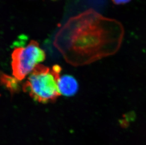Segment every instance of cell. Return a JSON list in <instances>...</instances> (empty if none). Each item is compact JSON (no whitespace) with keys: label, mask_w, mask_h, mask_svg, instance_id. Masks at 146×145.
Wrapping results in <instances>:
<instances>
[{"label":"cell","mask_w":146,"mask_h":145,"mask_svg":"<svg viewBox=\"0 0 146 145\" xmlns=\"http://www.w3.org/2000/svg\"><path fill=\"white\" fill-rule=\"evenodd\" d=\"M124 35L121 22L90 9L70 18L53 44L67 62L82 66L115 53Z\"/></svg>","instance_id":"cell-1"},{"label":"cell","mask_w":146,"mask_h":145,"mask_svg":"<svg viewBox=\"0 0 146 145\" xmlns=\"http://www.w3.org/2000/svg\"><path fill=\"white\" fill-rule=\"evenodd\" d=\"M115 5H123L129 3L131 0H111Z\"/></svg>","instance_id":"cell-6"},{"label":"cell","mask_w":146,"mask_h":145,"mask_svg":"<svg viewBox=\"0 0 146 145\" xmlns=\"http://www.w3.org/2000/svg\"><path fill=\"white\" fill-rule=\"evenodd\" d=\"M45 59V52L35 40L26 46L16 47L11 54L13 75L18 81H22Z\"/></svg>","instance_id":"cell-3"},{"label":"cell","mask_w":146,"mask_h":145,"mask_svg":"<svg viewBox=\"0 0 146 145\" xmlns=\"http://www.w3.org/2000/svg\"><path fill=\"white\" fill-rule=\"evenodd\" d=\"M0 83L5 86L11 93H16L19 90V84L18 80L3 72H0Z\"/></svg>","instance_id":"cell-5"},{"label":"cell","mask_w":146,"mask_h":145,"mask_svg":"<svg viewBox=\"0 0 146 145\" xmlns=\"http://www.w3.org/2000/svg\"><path fill=\"white\" fill-rule=\"evenodd\" d=\"M61 71V67L57 65L52 67L37 65L22 85V90L36 102L41 103L55 102L61 95L58 82Z\"/></svg>","instance_id":"cell-2"},{"label":"cell","mask_w":146,"mask_h":145,"mask_svg":"<svg viewBox=\"0 0 146 145\" xmlns=\"http://www.w3.org/2000/svg\"><path fill=\"white\" fill-rule=\"evenodd\" d=\"M58 89L61 95L66 96H73L79 90V84L73 76L64 75L60 78Z\"/></svg>","instance_id":"cell-4"}]
</instances>
